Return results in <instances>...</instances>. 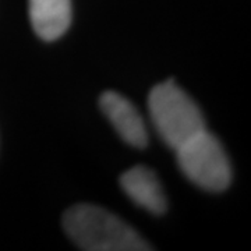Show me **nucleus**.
I'll use <instances>...</instances> for the list:
<instances>
[{
	"label": "nucleus",
	"instance_id": "39448f33",
	"mask_svg": "<svg viewBox=\"0 0 251 251\" xmlns=\"http://www.w3.org/2000/svg\"><path fill=\"white\" fill-rule=\"evenodd\" d=\"M120 186L135 205L153 215L165 214L168 200L156 173L148 166L137 165L120 176Z\"/></svg>",
	"mask_w": 251,
	"mask_h": 251
},
{
	"label": "nucleus",
	"instance_id": "f03ea898",
	"mask_svg": "<svg viewBox=\"0 0 251 251\" xmlns=\"http://www.w3.org/2000/svg\"><path fill=\"white\" fill-rule=\"evenodd\" d=\"M148 110L162 141L175 151L206 128L201 109L172 78L150 91Z\"/></svg>",
	"mask_w": 251,
	"mask_h": 251
},
{
	"label": "nucleus",
	"instance_id": "f257e3e1",
	"mask_svg": "<svg viewBox=\"0 0 251 251\" xmlns=\"http://www.w3.org/2000/svg\"><path fill=\"white\" fill-rule=\"evenodd\" d=\"M62 224L69 239L81 250H152L137 230L102 206L92 204L73 205L64 212Z\"/></svg>",
	"mask_w": 251,
	"mask_h": 251
},
{
	"label": "nucleus",
	"instance_id": "7ed1b4c3",
	"mask_svg": "<svg viewBox=\"0 0 251 251\" xmlns=\"http://www.w3.org/2000/svg\"><path fill=\"white\" fill-rule=\"evenodd\" d=\"M176 159L181 173L191 183L205 191H225L232 183V165L224 145L202 130L176 150Z\"/></svg>",
	"mask_w": 251,
	"mask_h": 251
},
{
	"label": "nucleus",
	"instance_id": "423d86ee",
	"mask_svg": "<svg viewBox=\"0 0 251 251\" xmlns=\"http://www.w3.org/2000/svg\"><path fill=\"white\" fill-rule=\"evenodd\" d=\"M28 4L32 29L42 41L53 42L70 28L72 0H28Z\"/></svg>",
	"mask_w": 251,
	"mask_h": 251
},
{
	"label": "nucleus",
	"instance_id": "20e7f679",
	"mask_svg": "<svg viewBox=\"0 0 251 251\" xmlns=\"http://www.w3.org/2000/svg\"><path fill=\"white\" fill-rule=\"evenodd\" d=\"M99 106L123 141L140 150L147 147L148 133L144 117L128 99L116 91H105L99 98Z\"/></svg>",
	"mask_w": 251,
	"mask_h": 251
}]
</instances>
